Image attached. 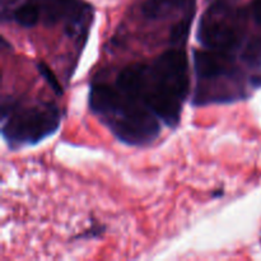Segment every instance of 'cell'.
<instances>
[{"label": "cell", "instance_id": "1", "mask_svg": "<svg viewBox=\"0 0 261 261\" xmlns=\"http://www.w3.org/2000/svg\"><path fill=\"white\" fill-rule=\"evenodd\" d=\"M114 86L133 103L175 127L190 91L188 55L182 47H171L153 60L130 64L119 71Z\"/></svg>", "mask_w": 261, "mask_h": 261}, {"label": "cell", "instance_id": "2", "mask_svg": "<svg viewBox=\"0 0 261 261\" xmlns=\"http://www.w3.org/2000/svg\"><path fill=\"white\" fill-rule=\"evenodd\" d=\"M251 24L256 23L249 7L216 2L199 22L198 41L201 47L223 54L247 69H254L261 64V36L252 33Z\"/></svg>", "mask_w": 261, "mask_h": 261}, {"label": "cell", "instance_id": "3", "mask_svg": "<svg viewBox=\"0 0 261 261\" xmlns=\"http://www.w3.org/2000/svg\"><path fill=\"white\" fill-rule=\"evenodd\" d=\"M89 107L112 134L127 145L150 144L161 133V121L126 98L114 83L96 82L89 91Z\"/></svg>", "mask_w": 261, "mask_h": 261}, {"label": "cell", "instance_id": "4", "mask_svg": "<svg viewBox=\"0 0 261 261\" xmlns=\"http://www.w3.org/2000/svg\"><path fill=\"white\" fill-rule=\"evenodd\" d=\"M196 87L194 103L196 106L229 103L247 96L250 88L261 84V76L247 74L240 61L208 48L194 51Z\"/></svg>", "mask_w": 261, "mask_h": 261}, {"label": "cell", "instance_id": "5", "mask_svg": "<svg viewBox=\"0 0 261 261\" xmlns=\"http://www.w3.org/2000/svg\"><path fill=\"white\" fill-rule=\"evenodd\" d=\"M61 122V111L54 102L4 97L2 134L13 149L33 145L53 135Z\"/></svg>", "mask_w": 261, "mask_h": 261}, {"label": "cell", "instance_id": "6", "mask_svg": "<svg viewBox=\"0 0 261 261\" xmlns=\"http://www.w3.org/2000/svg\"><path fill=\"white\" fill-rule=\"evenodd\" d=\"M196 0H143L139 17L143 24L167 27L171 47H182L190 33Z\"/></svg>", "mask_w": 261, "mask_h": 261}, {"label": "cell", "instance_id": "7", "mask_svg": "<svg viewBox=\"0 0 261 261\" xmlns=\"http://www.w3.org/2000/svg\"><path fill=\"white\" fill-rule=\"evenodd\" d=\"M40 9V23L61 25L69 37L82 41L92 24L93 10L82 0H33Z\"/></svg>", "mask_w": 261, "mask_h": 261}, {"label": "cell", "instance_id": "8", "mask_svg": "<svg viewBox=\"0 0 261 261\" xmlns=\"http://www.w3.org/2000/svg\"><path fill=\"white\" fill-rule=\"evenodd\" d=\"M37 69L38 71H40L41 75L45 78V81L47 82L48 84H50L51 88L54 89V91L56 92L58 94H61V88H60V84H59L58 79H56V76L54 75V73L51 71V69L48 68L47 65H45L43 63H40L37 64Z\"/></svg>", "mask_w": 261, "mask_h": 261}, {"label": "cell", "instance_id": "9", "mask_svg": "<svg viewBox=\"0 0 261 261\" xmlns=\"http://www.w3.org/2000/svg\"><path fill=\"white\" fill-rule=\"evenodd\" d=\"M249 9L254 22L256 23L257 27L261 28V0H254L249 5Z\"/></svg>", "mask_w": 261, "mask_h": 261}]
</instances>
